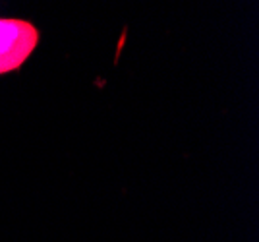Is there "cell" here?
Listing matches in <instances>:
<instances>
[{
	"label": "cell",
	"mask_w": 259,
	"mask_h": 242,
	"mask_svg": "<svg viewBox=\"0 0 259 242\" xmlns=\"http://www.w3.org/2000/svg\"><path fill=\"white\" fill-rule=\"evenodd\" d=\"M39 43V31L33 23L16 18L0 20V74L22 66Z\"/></svg>",
	"instance_id": "1"
}]
</instances>
